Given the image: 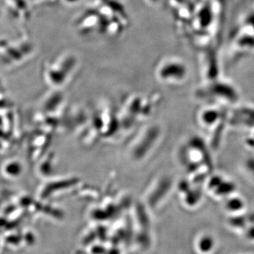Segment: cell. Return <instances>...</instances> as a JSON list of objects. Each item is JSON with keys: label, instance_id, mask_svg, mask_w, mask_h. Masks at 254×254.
Segmentation results:
<instances>
[{"label": "cell", "instance_id": "6da1fadb", "mask_svg": "<svg viewBox=\"0 0 254 254\" xmlns=\"http://www.w3.org/2000/svg\"><path fill=\"white\" fill-rule=\"evenodd\" d=\"M209 95L229 103H235L239 98L238 92L235 87L225 82L214 81L213 84L209 87Z\"/></svg>", "mask_w": 254, "mask_h": 254}, {"label": "cell", "instance_id": "7a4b0ae2", "mask_svg": "<svg viewBox=\"0 0 254 254\" xmlns=\"http://www.w3.org/2000/svg\"><path fill=\"white\" fill-rule=\"evenodd\" d=\"M229 122L232 126L253 128L254 127V108L245 106L237 108L232 113L231 118Z\"/></svg>", "mask_w": 254, "mask_h": 254}, {"label": "cell", "instance_id": "3957f363", "mask_svg": "<svg viewBox=\"0 0 254 254\" xmlns=\"http://www.w3.org/2000/svg\"><path fill=\"white\" fill-rule=\"evenodd\" d=\"M219 244L216 237L210 232H204L195 240V250L197 254H215Z\"/></svg>", "mask_w": 254, "mask_h": 254}, {"label": "cell", "instance_id": "277c9868", "mask_svg": "<svg viewBox=\"0 0 254 254\" xmlns=\"http://www.w3.org/2000/svg\"><path fill=\"white\" fill-rule=\"evenodd\" d=\"M222 114L217 110H205L201 114L200 120L205 126L211 127L216 125L221 120Z\"/></svg>", "mask_w": 254, "mask_h": 254}, {"label": "cell", "instance_id": "5b68a950", "mask_svg": "<svg viewBox=\"0 0 254 254\" xmlns=\"http://www.w3.org/2000/svg\"><path fill=\"white\" fill-rule=\"evenodd\" d=\"M245 208V201L240 197L229 198L225 203V209L232 215H238Z\"/></svg>", "mask_w": 254, "mask_h": 254}, {"label": "cell", "instance_id": "8992f818", "mask_svg": "<svg viewBox=\"0 0 254 254\" xmlns=\"http://www.w3.org/2000/svg\"><path fill=\"white\" fill-rule=\"evenodd\" d=\"M237 187L232 182L224 180L220 185L213 190L214 194L219 197H225L231 195L235 191Z\"/></svg>", "mask_w": 254, "mask_h": 254}, {"label": "cell", "instance_id": "52a82bcc", "mask_svg": "<svg viewBox=\"0 0 254 254\" xmlns=\"http://www.w3.org/2000/svg\"><path fill=\"white\" fill-rule=\"evenodd\" d=\"M243 236L249 243L254 245V222L250 224L247 227L245 231L244 232Z\"/></svg>", "mask_w": 254, "mask_h": 254}, {"label": "cell", "instance_id": "ba28073f", "mask_svg": "<svg viewBox=\"0 0 254 254\" xmlns=\"http://www.w3.org/2000/svg\"><path fill=\"white\" fill-rule=\"evenodd\" d=\"M223 180L224 179L221 176H219V175H214V176L210 177L208 182V190L213 192V190L220 185V184Z\"/></svg>", "mask_w": 254, "mask_h": 254}, {"label": "cell", "instance_id": "9c48e42d", "mask_svg": "<svg viewBox=\"0 0 254 254\" xmlns=\"http://www.w3.org/2000/svg\"><path fill=\"white\" fill-rule=\"evenodd\" d=\"M247 171L254 177V158H249L245 163Z\"/></svg>", "mask_w": 254, "mask_h": 254}, {"label": "cell", "instance_id": "30bf717a", "mask_svg": "<svg viewBox=\"0 0 254 254\" xmlns=\"http://www.w3.org/2000/svg\"></svg>", "mask_w": 254, "mask_h": 254}]
</instances>
